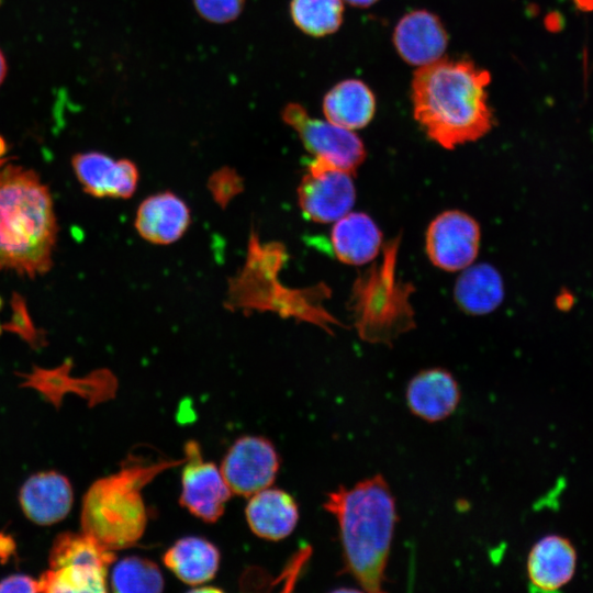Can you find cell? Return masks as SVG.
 Segmentation results:
<instances>
[{
    "instance_id": "cell-4",
    "label": "cell",
    "mask_w": 593,
    "mask_h": 593,
    "mask_svg": "<svg viewBox=\"0 0 593 593\" xmlns=\"http://www.w3.org/2000/svg\"><path fill=\"white\" fill-rule=\"evenodd\" d=\"M180 462L130 455L116 473L99 479L89 488L82 503V533L112 551L134 546L147 524L143 488L158 473Z\"/></svg>"
},
{
    "instance_id": "cell-14",
    "label": "cell",
    "mask_w": 593,
    "mask_h": 593,
    "mask_svg": "<svg viewBox=\"0 0 593 593\" xmlns=\"http://www.w3.org/2000/svg\"><path fill=\"white\" fill-rule=\"evenodd\" d=\"M191 223L187 203L165 191L146 198L138 206L135 227L147 242L167 245L178 240Z\"/></svg>"
},
{
    "instance_id": "cell-3",
    "label": "cell",
    "mask_w": 593,
    "mask_h": 593,
    "mask_svg": "<svg viewBox=\"0 0 593 593\" xmlns=\"http://www.w3.org/2000/svg\"><path fill=\"white\" fill-rule=\"evenodd\" d=\"M58 224L48 187L35 170H0V270L35 278L53 266Z\"/></svg>"
},
{
    "instance_id": "cell-30",
    "label": "cell",
    "mask_w": 593,
    "mask_h": 593,
    "mask_svg": "<svg viewBox=\"0 0 593 593\" xmlns=\"http://www.w3.org/2000/svg\"><path fill=\"white\" fill-rule=\"evenodd\" d=\"M5 75H7V61H5L4 55L2 54L0 49V85L4 80Z\"/></svg>"
},
{
    "instance_id": "cell-7",
    "label": "cell",
    "mask_w": 593,
    "mask_h": 593,
    "mask_svg": "<svg viewBox=\"0 0 593 593\" xmlns=\"http://www.w3.org/2000/svg\"><path fill=\"white\" fill-rule=\"evenodd\" d=\"M282 119L296 132L305 149L313 154L314 158L353 174L363 163V143L350 130L312 118L301 104L294 102L284 107Z\"/></svg>"
},
{
    "instance_id": "cell-16",
    "label": "cell",
    "mask_w": 593,
    "mask_h": 593,
    "mask_svg": "<svg viewBox=\"0 0 593 593\" xmlns=\"http://www.w3.org/2000/svg\"><path fill=\"white\" fill-rule=\"evenodd\" d=\"M20 503L32 522L54 524L68 514L72 505V489L64 475L53 471L40 472L21 488Z\"/></svg>"
},
{
    "instance_id": "cell-25",
    "label": "cell",
    "mask_w": 593,
    "mask_h": 593,
    "mask_svg": "<svg viewBox=\"0 0 593 593\" xmlns=\"http://www.w3.org/2000/svg\"><path fill=\"white\" fill-rule=\"evenodd\" d=\"M0 592H40V582L27 575L15 574L0 581Z\"/></svg>"
},
{
    "instance_id": "cell-8",
    "label": "cell",
    "mask_w": 593,
    "mask_h": 593,
    "mask_svg": "<svg viewBox=\"0 0 593 593\" xmlns=\"http://www.w3.org/2000/svg\"><path fill=\"white\" fill-rule=\"evenodd\" d=\"M479 223L459 210L438 214L428 225L425 249L430 262L446 271H459L472 265L480 248Z\"/></svg>"
},
{
    "instance_id": "cell-23",
    "label": "cell",
    "mask_w": 593,
    "mask_h": 593,
    "mask_svg": "<svg viewBox=\"0 0 593 593\" xmlns=\"http://www.w3.org/2000/svg\"><path fill=\"white\" fill-rule=\"evenodd\" d=\"M111 585L113 591L121 593H157L164 589V579L153 561L141 557H127L115 564Z\"/></svg>"
},
{
    "instance_id": "cell-17",
    "label": "cell",
    "mask_w": 593,
    "mask_h": 593,
    "mask_svg": "<svg viewBox=\"0 0 593 593\" xmlns=\"http://www.w3.org/2000/svg\"><path fill=\"white\" fill-rule=\"evenodd\" d=\"M245 512L253 533L268 540L289 536L299 519L296 502L279 489L266 488L253 494Z\"/></svg>"
},
{
    "instance_id": "cell-1",
    "label": "cell",
    "mask_w": 593,
    "mask_h": 593,
    "mask_svg": "<svg viewBox=\"0 0 593 593\" xmlns=\"http://www.w3.org/2000/svg\"><path fill=\"white\" fill-rule=\"evenodd\" d=\"M490 72L468 59L440 58L415 70L414 119L446 149L474 142L493 126L488 104Z\"/></svg>"
},
{
    "instance_id": "cell-10",
    "label": "cell",
    "mask_w": 593,
    "mask_h": 593,
    "mask_svg": "<svg viewBox=\"0 0 593 593\" xmlns=\"http://www.w3.org/2000/svg\"><path fill=\"white\" fill-rule=\"evenodd\" d=\"M184 452L180 503L200 519L214 523L223 515L232 491L221 470L213 462L202 459L195 441H188Z\"/></svg>"
},
{
    "instance_id": "cell-24",
    "label": "cell",
    "mask_w": 593,
    "mask_h": 593,
    "mask_svg": "<svg viewBox=\"0 0 593 593\" xmlns=\"http://www.w3.org/2000/svg\"><path fill=\"white\" fill-rule=\"evenodd\" d=\"M198 13L212 23H228L243 11L245 0H193Z\"/></svg>"
},
{
    "instance_id": "cell-9",
    "label": "cell",
    "mask_w": 593,
    "mask_h": 593,
    "mask_svg": "<svg viewBox=\"0 0 593 593\" xmlns=\"http://www.w3.org/2000/svg\"><path fill=\"white\" fill-rule=\"evenodd\" d=\"M279 469L273 445L260 436H243L228 449L221 472L232 493L242 496L269 488Z\"/></svg>"
},
{
    "instance_id": "cell-12",
    "label": "cell",
    "mask_w": 593,
    "mask_h": 593,
    "mask_svg": "<svg viewBox=\"0 0 593 593\" xmlns=\"http://www.w3.org/2000/svg\"><path fill=\"white\" fill-rule=\"evenodd\" d=\"M393 43L407 64L421 67L441 58L448 35L437 15L426 10H414L398 22Z\"/></svg>"
},
{
    "instance_id": "cell-31",
    "label": "cell",
    "mask_w": 593,
    "mask_h": 593,
    "mask_svg": "<svg viewBox=\"0 0 593 593\" xmlns=\"http://www.w3.org/2000/svg\"><path fill=\"white\" fill-rule=\"evenodd\" d=\"M7 152V144L4 139L0 136V158L5 154Z\"/></svg>"
},
{
    "instance_id": "cell-18",
    "label": "cell",
    "mask_w": 593,
    "mask_h": 593,
    "mask_svg": "<svg viewBox=\"0 0 593 593\" xmlns=\"http://www.w3.org/2000/svg\"><path fill=\"white\" fill-rule=\"evenodd\" d=\"M331 242L338 260L359 266L378 256L382 245V233L368 214L348 212L335 222Z\"/></svg>"
},
{
    "instance_id": "cell-13",
    "label": "cell",
    "mask_w": 593,
    "mask_h": 593,
    "mask_svg": "<svg viewBox=\"0 0 593 593\" xmlns=\"http://www.w3.org/2000/svg\"><path fill=\"white\" fill-rule=\"evenodd\" d=\"M577 567V552L569 539L547 535L532 547L527 577L532 589L553 592L570 582Z\"/></svg>"
},
{
    "instance_id": "cell-11",
    "label": "cell",
    "mask_w": 593,
    "mask_h": 593,
    "mask_svg": "<svg viewBox=\"0 0 593 593\" xmlns=\"http://www.w3.org/2000/svg\"><path fill=\"white\" fill-rule=\"evenodd\" d=\"M74 172L83 191L96 198H130L138 183V169L128 159H113L88 152L71 158Z\"/></svg>"
},
{
    "instance_id": "cell-21",
    "label": "cell",
    "mask_w": 593,
    "mask_h": 593,
    "mask_svg": "<svg viewBox=\"0 0 593 593\" xmlns=\"http://www.w3.org/2000/svg\"><path fill=\"white\" fill-rule=\"evenodd\" d=\"M454 296L458 306L468 314L491 313L504 299L501 273L489 264L470 265L457 279Z\"/></svg>"
},
{
    "instance_id": "cell-33",
    "label": "cell",
    "mask_w": 593,
    "mask_h": 593,
    "mask_svg": "<svg viewBox=\"0 0 593 593\" xmlns=\"http://www.w3.org/2000/svg\"><path fill=\"white\" fill-rule=\"evenodd\" d=\"M0 305H1V300H0ZM0 334H1V325H0Z\"/></svg>"
},
{
    "instance_id": "cell-2",
    "label": "cell",
    "mask_w": 593,
    "mask_h": 593,
    "mask_svg": "<svg viewBox=\"0 0 593 593\" xmlns=\"http://www.w3.org/2000/svg\"><path fill=\"white\" fill-rule=\"evenodd\" d=\"M324 508L338 523L344 572L366 592H382L398 522L395 501L384 478L376 474L353 488L339 486L327 494Z\"/></svg>"
},
{
    "instance_id": "cell-22",
    "label": "cell",
    "mask_w": 593,
    "mask_h": 593,
    "mask_svg": "<svg viewBox=\"0 0 593 593\" xmlns=\"http://www.w3.org/2000/svg\"><path fill=\"white\" fill-rule=\"evenodd\" d=\"M290 13L302 32L322 37L339 29L344 4L342 0H291Z\"/></svg>"
},
{
    "instance_id": "cell-28",
    "label": "cell",
    "mask_w": 593,
    "mask_h": 593,
    "mask_svg": "<svg viewBox=\"0 0 593 593\" xmlns=\"http://www.w3.org/2000/svg\"><path fill=\"white\" fill-rule=\"evenodd\" d=\"M575 7L583 12L593 11V0H572Z\"/></svg>"
},
{
    "instance_id": "cell-5",
    "label": "cell",
    "mask_w": 593,
    "mask_h": 593,
    "mask_svg": "<svg viewBox=\"0 0 593 593\" xmlns=\"http://www.w3.org/2000/svg\"><path fill=\"white\" fill-rule=\"evenodd\" d=\"M398 243L384 249L383 262L354 287L353 309L359 336L370 343L391 340L413 326L406 288L394 276Z\"/></svg>"
},
{
    "instance_id": "cell-32",
    "label": "cell",
    "mask_w": 593,
    "mask_h": 593,
    "mask_svg": "<svg viewBox=\"0 0 593 593\" xmlns=\"http://www.w3.org/2000/svg\"><path fill=\"white\" fill-rule=\"evenodd\" d=\"M8 160H9V158H0V166H1L3 163L8 161Z\"/></svg>"
},
{
    "instance_id": "cell-6",
    "label": "cell",
    "mask_w": 593,
    "mask_h": 593,
    "mask_svg": "<svg viewBox=\"0 0 593 593\" xmlns=\"http://www.w3.org/2000/svg\"><path fill=\"white\" fill-rule=\"evenodd\" d=\"M354 176L346 169L314 158L298 188L304 216L324 224L336 222L350 212L356 201Z\"/></svg>"
},
{
    "instance_id": "cell-19",
    "label": "cell",
    "mask_w": 593,
    "mask_h": 593,
    "mask_svg": "<svg viewBox=\"0 0 593 593\" xmlns=\"http://www.w3.org/2000/svg\"><path fill=\"white\" fill-rule=\"evenodd\" d=\"M374 112V96L370 88L358 79L338 82L323 100L326 120L350 131L368 125Z\"/></svg>"
},
{
    "instance_id": "cell-15",
    "label": "cell",
    "mask_w": 593,
    "mask_h": 593,
    "mask_svg": "<svg viewBox=\"0 0 593 593\" xmlns=\"http://www.w3.org/2000/svg\"><path fill=\"white\" fill-rule=\"evenodd\" d=\"M460 401V389L454 376L443 368H430L415 374L406 388L411 412L427 422L450 416Z\"/></svg>"
},
{
    "instance_id": "cell-26",
    "label": "cell",
    "mask_w": 593,
    "mask_h": 593,
    "mask_svg": "<svg viewBox=\"0 0 593 593\" xmlns=\"http://www.w3.org/2000/svg\"><path fill=\"white\" fill-rule=\"evenodd\" d=\"M16 311L14 312V317L9 327L15 329L19 334L32 337L34 334L31 320L25 312L23 302H15Z\"/></svg>"
},
{
    "instance_id": "cell-29",
    "label": "cell",
    "mask_w": 593,
    "mask_h": 593,
    "mask_svg": "<svg viewBox=\"0 0 593 593\" xmlns=\"http://www.w3.org/2000/svg\"><path fill=\"white\" fill-rule=\"evenodd\" d=\"M345 1L354 7L367 8L376 3L378 0H345Z\"/></svg>"
},
{
    "instance_id": "cell-27",
    "label": "cell",
    "mask_w": 593,
    "mask_h": 593,
    "mask_svg": "<svg viewBox=\"0 0 593 593\" xmlns=\"http://www.w3.org/2000/svg\"><path fill=\"white\" fill-rule=\"evenodd\" d=\"M14 549V544L9 536L0 534V559L8 558Z\"/></svg>"
},
{
    "instance_id": "cell-20",
    "label": "cell",
    "mask_w": 593,
    "mask_h": 593,
    "mask_svg": "<svg viewBox=\"0 0 593 593\" xmlns=\"http://www.w3.org/2000/svg\"><path fill=\"white\" fill-rule=\"evenodd\" d=\"M163 561L182 582L200 585L209 582L216 574L220 552L209 540L189 536L177 540L165 552Z\"/></svg>"
}]
</instances>
